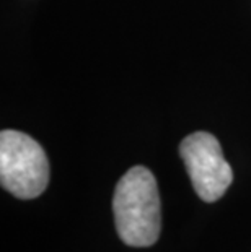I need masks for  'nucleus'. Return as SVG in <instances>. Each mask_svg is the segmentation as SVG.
Returning <instances> with one entry per match:
<instances>
[{"mask_svg":"<svg viewBox=\"0 0 251 252\" xmlns=\"http://www.w3.org/2000/svg\"><path fill=\"white\" fill-rule=\"evenodd\" d=\"M117 236L131 248H148L162 229L157 179L145 166H134L117 182L113 197Z\"/></svg>","mask_w":251,"mask_h":252,"instance_id":"f257e3e1","label":"nucleus"},{"mask_svg":"<svg viewBox=\"0 0 251 252\" xmlns=\"http://www.w3.org/2000/svg\"><path fill=\"white\" fill-rule=\"evenodd\" d=\"M0 184L10 194L30 200L49 184V161L42 147L18 130L0 133Z\"/></svg>","mask_w":251,"mask_h":252,"instance_id":"f03ea898","label":"nucleus"},{"mask_svg":"<svg viewBox=\"0 0 251 252\" xmlns=\"http://www.w3.org/2000/svg\"><path fill=\"white\" fill-rule=\"evenodd\" d=\"M179 155L196 194L204 202H217L233 181L220 143L209 132H194L179 143Z\"/></svg>","mask_w":251,"mask_h":252,"instance_id":"7ed1b4c3","label":"nucleus"}]
</instances>
